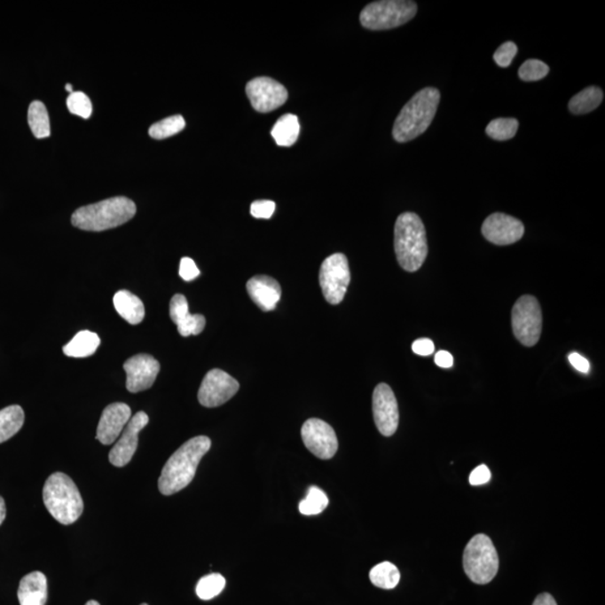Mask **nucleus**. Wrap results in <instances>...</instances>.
Here are the masks:
<instances>
[{"label":"nucleus","mask_w":605,"mask_h":605,"mask_svg":"<svg viewBox=\"0 0 605 605\" xmlns=\"http://www.w3.org/2000/svg\"><path fill=\"white\" fill-rule=\"evenodd\" d=\"M434 343L432 340L429 339H420L416 340L414 343L412 345V352H415L416 355L421 356V357H428L432 355L434 352Z\"/></svg>","instance_id":"4c0bfd02"},{"label":"nucleus","mask_w":605,"mask_h":605,"mask_svg":"<svg viewBox=\"0 0 605 605\" xmlns=\"http://www.w3.org/2000/svg\"><path fill=\"white\" fill-rule=\"evenodd\" d=\"M441 93L436 88H425L405 105L396 119L393 136L396 142L407 143L428 130L436 117Z\"/></svg>","instance_id":"f03ea898"},{"label":"nucleus","mask_w":605,"mask_h":605,"mask_svg":"<svg viewBox=\"0 0 605 605\" xmlns=\"http://www.w3.org/2000/svg\"><path fill=\"white\" fill-rule=\"evenodd\" d=\"M602 100L603 91L601 90V88L592 85V87L578 92L570 100L569 109L574 114H589L598 108L602 104Z\"/></svg>","instance_id":"393cba45"},{"label":"nucleus","mask_w":605,"mask_h":605,"mask_svg":"<svg viewBox=\"0 0 605 605\" xmlns=\"http://www.w3.org/2000/svg\"><path fill=\"white\" fill-rule=\"evenodd\" d=\"M67 108L70 113L76 114L83 119H89L92 114V104L87 95L83 92L71 93L67 100Z\"/></svg>","instance_id":"473e14b6"},{"label":"nucleus","mask_w":605,"mask_h":605,"mask_svg":"<svg viewBox=\"0 0 605 605\" xmlns=\"http://www.w3.org/2000/svg\"><path fill=\"white\" fill-rule=\"evenodd\" d=\"M523 233L525 227L522 221L505 213H493L483 224L485 240L497 246L513 245L522 240Z\"/></svg>","instance_id":"4468645a"},{"label":"nucleus","mask_w":605,"mask_h":605,"mask_svg":"<svg viewBox=\"0 0 605 605\" xmlns=\"http://www.w3.org/2000/svg\"><path fill=\"white\" fill-rule=\"evenodd\" d=\"M185 118L181 114L163 119L149 128V136L154 139H165L181 133L185 128Z\"/></svg>","instance_id":"cd10ccee"},{"label":"nucleus","mask_w":605,"mask_h":605,"mask_svg":"<svg viewBox=\"0 0 605 605\" xmlns=\"http://www.w3.org/2000/svg\"><path fill=\"white\" fill-rule=\"evenodd\" d=\"M329 505V498L317 487H310L304 500L301 501L300 513L304 515L321 514Z\"/></svg>","instance_id":"c756f323"},{"label":"nucleus","mask_w":605,"mask_h":605,"mask_svg":"<svg viewBox=\"0 0 605 605\" xmlns=\"http://www.w3.org/2000/svg\"><path fill=\"white\" fill-rule=\"evenodd\" d=\"M28 125L37 139L48 138L51 136V125L48 109L43 102L34 101L28 108Z\"/></svg>","instance_id":"a878e982"},{"label":"nucleus","mask_w":605,"mask_h":605,"mask_svg":"<svg viewBox=\"0 0 605 605\" xmlns=\"http://www.w3.org/2000/svg\"><path fill=\"white\" fill-rule=\"evenodd\" d=\"M180 276L185 282H192L200 276V271L193 259L185 257L181 259Z\"/></svg>","instance_id":"c9c22d12"},{"label":"nucleus","mask_w":605,"mask_h":605,"mask_svg":"<svg viewBox=\"0 0 605 605\" xmlns=\"http://www.w3.org/2000/svg\"><path fill=\"white\" fill-rule=\"evenodd\" d=\"M511 323L515 339L525 347H534L543 329L542 309L537 298L530 295L519 298L511 313Z\"/></svg>","instance_id":"6e6552de"},{"label":"nucleus","mask_w":605,"mask_h":605,"mask_svg":"<svg viewBox=\"0 0 605 605\" xmlns=\"http://www.w3.org/2000/svg\"><path fill=\"white\" fill-rule=\"evenodd\" d=\"M25 414L19 405H12L0 411V443L10 440L23 428Z\"/></svg>","instance_id":"b1692460"},{"label":"nucleus","mask_w":605,"mask_h":605,"mask_svg":"<svg viewBox=\"0 0 605 605\" xmlns=\"http://www.w3.org/2000/svg\"><path fill=\"white\" fill-rule=\"evenodd\" d=\"M395 253L404 271L420 270L428 254V236L423 221L416 213L405 212L395 224Z\"/></svg>","instance_id":"7ed1b4c3"},{"label":"nucleus","mask_w":605,"mask_h":605,"mask_svg":"<svg viewBox=\"0 0 605 605\" xmlns=\"http://www.w3.org/2000/svg\"><path fill=\"white\" fill-rule=\"evenodd\" d=\"M20 605H45L48 601V579L41 572H32L20 579L19 592Z\"/></svg>","instance_id":"aec40b11"},{"label":"nucleus","mask_w":605,"mask_h":605,"mask_svg":"<svg viewBox=\"0 0 605 605\" xmlns=\"http://www.w3.org/2000/svg\"><path fill=\"white\" fill-rule=\"evenodd\" d=\"M240 390V382L220 369L210 370L200 387L198 398L204 407L221 406Z\"/></svg>","instance_id":"9b49d317"},{"label":"nucleus","mask_w":605,"mask_h":605,"mask_svg":"<svg viewBox=\"0 0 605 605\" xmlns=\"http://www.w3.org/2000/svg\"><path fill=\"white\" fill-rule=\"evenodd\" d=\"M569 360L570 365H572L574 368L578 370V372L582 373H587L590 372V362L587 361L585 357L578 355V353H570L569 356Z\"/></svg>","instance_id":"58836bf2"},{"label":"nucleus","mask_w":605,"mask_h":605,"mask_svg":"<svg viewBox=\"0 0 605 605\" xmlns=\"http://www.w3.org/2000/svg\"><path fill=\"white\" fill-rule=\"evenodd\" d=\"M302 440L315 457L329 460L338 451V437L332 426L318 419H310L302 426Z\"/></svg>","instance_id":"f8f14e48"},{"label":"nucleus","mask_w":605,"mask_h":605,"mask_svg":"<svg viewBox=\"0 0 605 605\" xmlns=\"http://www.w3.org/2000/svg\"><path fill=\"white\" fill-rule=\"evenodd\" d=\"M436 364L441 368H451L453 365V357L450 352L440 351L436 353Z\"/></svg>","instance_id":"ea45409f"},{"label":"nucleus","mask_w":605,"mask_h":605,"mask_svg":"<svg viewBox=\"0 0 605 605\" xmlns=\"http://www.w3.org/2000/svg\"><path fill=\"white\" fill-rule=\"evenodd\" d=\"M225 578L221 574H208L200 579L197 585V595L200 599L208 601L218 596L224 591Z\"/></svg>","instance_id":"7c9ffc66"},{"label":"nucleus","mask_w":605,"mask_h":605,"mask_svg":"<svg viewBox=\"0 0 605 605\" xmlns=\"http://www.w3.org/2000/svg\"><path fill=\"white\" fill-rule=\"evenodd\" d=\"M6 518V505H5V500L3 499V497H0V525L5 521Z\"/></svg>","instance_id":"79ce46f5"},{"label":"nucleus","mask_w":605,"mask_h":605,"mask_svg":"<svg viewBox=\"0 0 605 605\" xmlns=\"http://www.w3.org/2000/svg\"><path fill=\"white\" fill-rule=\"evenodd\" d=\"M351 275L348 258L343 254H334L323 262L319 270V285L324 297L332 305L343 301Z\"/></svg>","instance_id":"1a4fd4ad"},{"label":"nucleus","mask_w":605,"mask_h":605,"mask_svg":"<svg viewBox=\"0 0 605 605\" xmlns=\"http://www.w3.org/2000/svg\"><path fill=\"white\" fill-rule=\"evenodd\" d=\"M276 210V204L271 200H258L250 207L251 216L255 219H271Z\"/></svg>","instance_id":"f704fd0d"},{"label":"nucleus","mask_w":605,"mask_h":605,"mask_svg":"<svg viewBox=\"0 0 605 605\" xmlns=\"http://www.w3.org/2000/svg\"><path fill=\"white\" fill-rule=\"evenodd\" d=\"M160 362L149 355H138L130 358L123 365L127 374L128 391L136 394L149 389L160 373Z\"/></svg>","instance_id":"2eb2a0df"},{"label":"nucleus","mask_w":605,"mask_h":605,"mask_svg":"<svg viewBox=\"0 0 605 605\" xmlns=\"http://www.w3.org/2000/svg\"><path fill=\"white\" fill-rule=\"evenodd\" d=\"M532 605H557V603L551 594L543 593L537 596Z\"/></svg>","instance_id":"a19ab883"},{"label":"nucleus","mask_w":605,"mask_h":605,"mask_svg":"<svg viewBox=\"0 0 605 605\" xmlns=\"http://www.w3.org/2000/svg\"><path fill=\"white\" fill-rule=\"evenodd\" d=\"M549 67L539 59H528L518 71L519 78L527 82L542 80L548 75Z\"/></svg>","instance_id":"2f4dec72"},{"label":"nucleus","mask_w":605,"mask_h":605,"mask_svg":"<svg viewBox=\"0 0 605 605\" xmlns=\"http://www.w3.org/2000/svg\"><path fill=\"white\" fill-rule=\"evenodd\" d=\"M247 292L255 305L263 312L276 309L282 297V288L276 279L267 275H255L247 283Z\"/></svg>","instance_id":"a211bd4d"},{"label":"nucleus","mask_w":605,"mask_h":605,"mask_svg":"<svg viewBox=\"0 0 605 605\" xmlns=\"http://www.w3.org/2000/svg\"><path fill=\"white\" fill-rule=\"evenodd\" d=\"M136 204L125 197H117L78 208L72 215V224L85 232H105L119 227L134 218Z\"/></svg>","instance_id":"20e7f679"},{"label":"nucleus","mask_w":605,"mask_h":605,"mask_svg":"<svg viewBox=\"0 0 605 605\" xmlns=\"http://www.w3.org/2000/svg\"><path fill=\"white\" fill-rule=\"evenodd\" d=\"M85 605H100L99 602H97L95 600L89 601V602Z\"/></svg>","instance_id":"37998d69"},{"label":"nucleus","mask_w":605,"mask_h":605,"mask_svg":"<svg viewBox=\"0 0 605 605\" xmlns=\"http://www.w3.org/2000/svg\"><path fill=\"white\" fill-rule=\"evenodd\" d=\"M114 305L119 315L128 323L139 324L145 318V306L139 297L128 291L114 294Z\"/></svg>","instance_id":"412c9836"},{"label":"nucleus","mask_w":605,"mask_h":605,"mask_svg":"<svg viewBox=\"0 0 605 605\" xmlns=\"http://www.w3.org/2000/svg\"><path fill=\"white\" fill-rule=\"evenodd\" d=\"M374 423L383 436H393L399 424L397 399L387 383H379L373 395Z\"/></svg>","instance_id":"ddd939ff"},{"label":"nucleus","mask_w":605,"mask_h":605,"mask_svg":"<svg viewBox=\"0 0 605 605\" xmlns=\"http://www.w3.org/2000/svg\"><path fill=\"white\" fill-rule=\"evenodd\" d=\"M518 48L514 42H506L499 49L493 54V59L498 66L501 67H508L513 62L515 55H517Z\"/></svg>","instance_id":"72a5a7b5"},{"label":"nucleus","mask_w":605,"mask_h":605,"mask_svg":"<svg viewBox=\"0 0 605 605\" xmlns=\"http://www.w3.org/2000/svg\"><path fill=\"white\" fill-rule=\"evenodd\" d=\"M140 605H148V604H146V603H144V604H140Z\"/></svg>","instance_id":"a18cd8bd"},{"label":"nucleus","mask_w":605,"mask_h":605,"mask_svg":"<svg viewBox=\"0 0 605 605\" xmlns=\"http://www.w3.org/2000/svg\"><path fill=\"white\" fill-rule=\"evenodd\" d=\"M211 449L207 436L191 438L165 463L161 470L159 489L164 496H172L187 487L194 479L200 461Z\"/></svg>","instance_id":"f257e3e1"},{"label":"nucleus","mask_w":605,"mask_h":605,"mask_svg":"<svg viewBox=\"0 0 605 605\" xmlns=\"http://www.w3.org/2000/svg\"><path fill=\"white\" fill-rule=\"evenodd\" d=\"M301 126L295 114H287L280 117L272 127L271 136L279 146L291 147L297 142Z\"/></svg>","instance_id":"4be33fe9"},{"label":"nucleus","mask_w":605,"mask_h":605,"mask_svg":"<svg viewBox=\"0 0 605 605\" xmlns=\"http://www.w3.org/2000/svg\"><path fill=\"white\" fill-rule=\"evenodd\" d=\"M131 419V409L123 403H114L106 406L102 412L97 428V440L104 445H110L117 441L128 421Z\"/></svg>","instance_id":"f3484780"},{"label":"nucleus","mask_w":605,"mask_h":605,"mask_svg":"<svg viewBox=\"0 0 605 605\" xmlns=\"http://www.w3.org/2000/svg\"><path fill=\"white\" fill-rule=\"evenodd\" d=\"M66 90L69 91L70 93H74V90H72V85L71 84L66 85Z\"/></svg>","instance_id":"c03bdc74"},{"label":"nucleus","mask_w":605,"mask_h":605,"mask_svg":"<svg viewBox=\"0 0 605 605\" xmlns=\"http://www.w3.org/2000/svg\"><path fill=\"white\" fill-rule=\"evenodd\" d=\"M490 480H491V472L484 464L475 468L470 475V479H468L471 485H483L488 483Z\"/></svg>","instance_id":"e433bc0d"},{"label":"nucleus","mask_w":605,"mask_h":605,"mask_svg":"<svg viewBox=\"0 0 605 605\" xmlns=\"http://www.w3.org/2000/svg\"><path fill=\"white\" fill-rule=\"evenodd\" d=\"M169 317L177 324L178 334L185 338L198 335L206 327V318L201 314H190L186 297L182 294H177L170 300Z\"/></svg>","instance_id":"6ab92c4d"},{"label":"nucleus","mask_w":605,"mask_h":605,"mask_svg":"<svg viewBox=\"0 0 605 605\" xmlns=\"http://www.w3.org/2000/svg\"><path fill=\"white\" fill-rule=\"evenodd\" d=\"M416 12L415 2L382 0L366 5L361 12L360 21L365 28L382 31L402 27L414 19Z\"/></svg>","instance_id":"0eeeda50"},{"label":"nucleus","mask_w":605,"mask_h":605,"mask_svg":"<svg viewBox=\"0 0 605 605\" xmlns=\"http://www.w3.org/2000/svg\"><path fill=\"white\" fill-rule=\"evenodd\" d=\"M369 578L373 585L379 589L393 590L398 585L400 573L394 564L383 562L370 570Z\"/></svg>","instance_id":"bb28decb"},{"label":"nucleus","mask_w":605,"mask_h":605,"mask_svg":"<svg viewBox=\"0 0 605 605\" xmlns=\"http://www.w3.org/2000/svg\"><path fill=\"white\" fill-rule=\"evenodd\" d=\"M43 500L55 521L71 525L83 513V500L70 476L62 472L53 473L43 488Z\"/></svg>","instance_id":"39448f33"},{"label":"nucleus","mask_w":605,"mask_h":605,"mask_svg":"<svg viewBox=\"0 0 605 605\" xmlns=\"http://www.w3.org/2000/svg\"><path fill=\"white\" fill-rule=\"evenodd\" d=\"M463 568L468 578L475 585H488L499 570V557L488 536L472 537L463 554Z\"/></svg>","instance_id":"423d86ee"},{"label":"nucleus","mask_w":605,"mask_h":605,"mask_svg":"<svg viewBox=\"0 0 605 605\" xmlns=\"http://www.w3.org/2000/svg\"><path fill=\"white\" fill-rule=\"evenodd\" d=\"M148 415L144 412H138V414L131 417L125 429L122 430V436L116 445L110 451L109 461L113 466L123 468L131 461L138 447L140 430L148 424Z\"/></svg>","instance_id":"dca6fc26"},{"label":"nucleus","mask_w":605,"mask_h":605,"mask_svg":"<svg viewBox=\"0 0 605 605\" xmlns=\"http://www.w3.org/2000/svg\"><path fill=\"white\" fill-rule=\"evenodd\" d=\"M100 345L99 335L95 332L81 331L69 343L64 345V355L72 358L90 357Z\"/></svg>","instance_id":"5701e85b"},{"label":"nucleus","mask_w":605,"mask_h":605,"mask_svg":"<svg viewBox=\"0 0 605 605\" xmlns=\"http://www.w3.org/2000/svg\"><path fill=\"white\" fill-rule=\"evenodd\" d=\"M519 122L515 118H498L490 122L485 133L494 140H508L517 134Z\"/></svg>","instance_id":"c85d7f7f"},{"label":"nucleus","mask_w":605,"mask_h":605,"mask_svg":"<svg viewBox=\"0 0 605 605\" xmlns=\"http://www.w3.org/2000/svg\"><path fill=\"white\" fill-rule=\"evenodd\" d=\"M246 93L255 112L262 114L274 112L288 99L287 88L267 76L249 81L246 85Z\"/></svg>","instance_id":"9d476101"}]
</instances>
